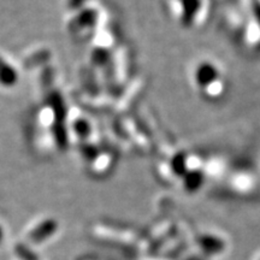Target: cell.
<instances>
[{
  "label": "cell",
  "mask_w": 260,
  "mask_h": 260,
  "mask_svg": "<svg viewBox=\"0 0 260 260\" xmlns=\"http://www.w3.org/2000/svg\"><path fill=\"white\" fill-rule=\"evenodd\" d=\"M17 71L0 57V83L8 87L14 86L17 82Z\"/></svg>",
  "instance_id": "6da1fadb"
},
{
  "label": "cell",
  "mask_w": 260,
  "mask_h": 260,
  "mask_svg": "<svg viewBox=\"0 0 260 260\" xmlns=\"http://www.w3.org/2000/svg\"><path fill=\"white\" fill-rule=\"evenodd\" d=\"M75 130H76V133L81 136H88V133H89V126H88V123L83 122V121H79L75 123Z\"/></svg>",
  "instance_id": "7a4b0ae2"
}]
</instances>
